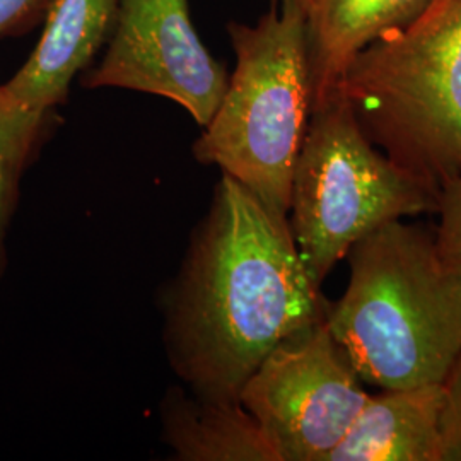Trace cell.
I'll return each mask as SVG.
<instances>
[{"label":"cell","mask_w":461,"mask_h":461,"mask_svg":"<svg viewBox=\"0 0 461 461\" xmlns=\"http://www.w3.org/2000/svg\"><path fill=\"white\" fill-rule=\"evenodd\" d=\"M439 461H461V354L445 381Z\"/></svg>","instance_id":"cell-14"},{"label":"cell","mask_w":461,"mask_h":461,"mask_svg":"<svg viewBox=\"0 0 461 461\" xmlns=\"http://www.w3.org/2000/svg\"><path fill=\"white\" fill-rule=\"evenodd\" d=\"M438 197L379 150L339 91L312 110L297 156L289 226L318 287L381 226L436 212Z\"/></svg>","instance_id":"cell-5"},{"label":"cell","mask_w":461,"mask_h":461,"mask_svg":"<svg viewBox=\"0 0 461 461\" xmlns=\"http://www.w3.org/2000/svg\"><path fill=\"white\" fill-rule=\"evenodd\" d=\"M445 386L371 395L327 461H439Z\"/></svg>","instance_id":"cell-10"},{"label":"cell","mask_w":461,"mask_h":461,"mask_svg":"<svg viewBox=\"0 0 461 461\" xmlns=\"http://www.w3.org/2000/svg\"><path fill=\"white\" fill-rule=\"evenodd\" d=\"M303 13L314 108L339 93L352 60L411 24L432 0H296Z\"/></svg>","instance_id":"cell-9"},{"label":"cell","mask_w":461,"mask_h":461,"mask_svg":"<svg viewBox=\"0 0 461 461\" xmlns=\"http://www.w3.org/2000/svg\"><path fill=\"white\" fill-rule=\"evenodd\" d=\"M436 214L439 217L434 230L436 241L446 258L461 272V176L441 188Z\"/></svg>","instance_id":"cell-13"},{"label":"cell","mask_w":461,"mask_h":461,"mask_svg":"<svg viewBox=\"0 0 461 461\" xmlns=\"http://www.w3.org/2000/svg\"><path fill=\"white\" fill-rule=\"evenodd\" d=\"M287 215L222 173L167 314L176 373L203 400L238 402L270 350L325 314Z\"/></svg>","instance_id":"cell-1"},{"label":"cell","mask_w":461,"mask_h":461,"mask_svg":"<svg viewBox=\"0 0 461 461\" xmlns=\"http://www.w3.org/2000/svg\"><path fill=\"white\" fill-rule=\"evenodd\" d=\"M50 0H0V38H17L40 28Z\"/></svg>","instance_id":"cell-15"},{"label":"cell","mask_w":461,"mask_h":461,"mask_svg":"<svg viewBox=\"0 0 461 461\" xmlns=\"http://www.w3.org/2000/svg\"><path fill=\"white\" fill-rule=\"evenodd\" d=\"M116 11L118 0H50L38 45L4 83L9 96L28 110L55 112L66 103L74 77L108 43Z\"/></svg>","instance_id":"cell-8"},{"label":"cell","mask_w":461,"mask_h":461,"mask_svg":"<svg viewBox=\"0 0 461 461\" xmlns=\"http://www.w3.org/2000/svg\"><path fill=\"white\" fill-rule=\"evenodd\" d=\"M230 74L202 43L188 0H118L115 28L84 87H118L171 99L205 127Z\"/></svg>","instance_id":"cell-7"},{"label":"cell","mask_w":461,"mask_h":461,"mask_svg":"<svg viewBox=\"0 0 461 461\" xmlns=\"http://www.w3.org/2000/svg\"><path fill=\"white\" fill-rule=\"evenodd\" d=\"M369 396L323 314L270 350L240 402L279 461H327Z\"/></svg>","instance_id":"cell-6"},{"label":"cell","mask_w":461,"mask_h":461,"mask_svg":"<svg viewBox=\"0 0 461 461\" xmlns=\"http://www.w3.org/2000/svg\"><path fill=\"white\" fill-rule=\"evenodd\" d=\"M228 34L236 66L194 154L287 215L313 106L303 13L284 0L255 24L230 23Z\"/></svg>","instance_id":"cell-4"},{"label":"cell","mask_w":461,"mask_h":461,"mask_svg":"<svg viewBox=\"0 0 461 461\" xmlns=\"http://www.w3.org/2000/svg\"><path fill=\"white\" fill-rule=\"evenodd\" d=\"M166 441L180 460L279 461L255 417L241 402L176 403L166 413Z\"/></svg>","instance_id":"cell-11"},{"label":"cell","mask_w":461,"mask_h":461,"mask_svg":"<svg viewBox=\"0 0 461 461\" xmlns=\"http://www.w3.org/2000/svg\"><path fill=\"white\" fill-rule=\"evenodd\" d=\"M55 125V112L40 113L9 96L0 83V277L7 268V236L21 198V182Z\"/></svg>","instance_id":"cell-12"},{"label":"cell","mask_w":461,"mask_h":461,"mask_svg":"<svg viewBox=\"0 0 461 461\" xmlns=\"http://www.w3.org/2000/svg\"><path fill=\"white\" fill-rule=\"evenodd\" d=\"M366 137L436 197L461 176V0L364 49L339 89Z\"/></svg>","instance_id":"cell-3"},{"label":"cell","mask_w":461,"mask_h":461,"mask_svg":"<svg viewBox=\"0 0 461 461\" xmlns=\"http://www.w3.org/2000/svg\"><path fill=\"white\" fill-rule=\"evenodd\" d=\"M280 2H284V0H270V4H280Z\"/></svg>","instance_id":"cell-16"},{"label":"cell","mask_w":461,"mask_h":461,"mask_svg":"<svg viewBox=\"0 0 461 461\" xmlns=\"http://www.w3.org/2000/svg\"><path fill=\"white\" fill-rule=\"evenodd\" d=\"M346 258V293L325 301V320L364 384H441L461 354V272L434 232L393 221Z\"/></svg>","instance_id":"cell-2"}]
</instances>
